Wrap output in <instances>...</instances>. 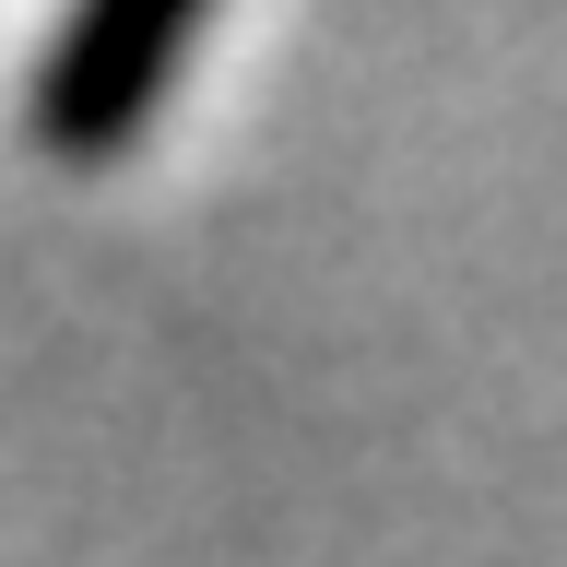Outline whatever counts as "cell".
I'll list each match as a JSON object with an SVG mask.
<instances>
[{
    "label": "cell",
    "instance_id": "obj_1",
    "mask_svg": "<svg viewBox=\"0 0 567 567\" xmlns=\"http://www.w3.org/2000/svg\"><path fill=\"white\" fill-rule=\"evenodd\" d=\"M202 48V12H177V0H131V12H71L48 35V60H35V142L48 154H118V142L154 118L166 95V71Z\"/></svg>",
    "mask_w": 567,
    "mask_h": 567
}]
</instances>
